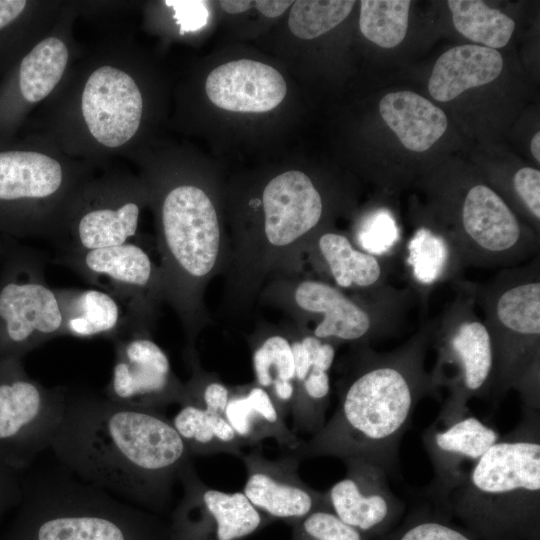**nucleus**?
Wrapping results in <instances>:
<instances>
[{"mask_svg": "<svg viewBox=\"0 0 540 540\" xmlns=\"http://www.w3.org/2000/svg\"><path fill=\"white\" fill-rule=\"evenodd\" d=\"M455 285L456 298L435 319L430 346L437 356L430 374L438 392L447 389L445 400L467 406L474 397H490L494 355L469 282L462 280Z\"/></svg>", "mask_w": 540, "mask_h": 540, "instance_id": "9d476101", "label": "nucleus"}, {"mask_svg": "<svg viewBox=\"0 0 540 540\" xmlns=\"http://www.w3.org/2000/svg\"><path fill=\"white\" fill-rule=\"evenodd\" d=\"M469 286L492 343L494 405L515 390L522 409L540 410L539 256Z\"/></svg>", "mask_w": 540, "mask_h": 540, "instance_id": "0eeeda50", "label": "nucleus"}, {"mask_svg": "<svg viewBox=\"0 0 540 540\" xmlns=\"http://www.w3.org/2000/svg\"><path fill=\"white\" fill-rule=\"evenodd\" d=\"M205 91L209 100L224 110L262 113L282 102L287 86L275 68L240 59L214 68L206 78Z\"/></svg>", "mask_w": 540, "mask_h": 540, "instance_id": "4be33fe9", "label": "nucleus"}, {"mask_svg": "<svg viewBox=\"0 0 540 540\" xmlns=\"http://www.w3.org/2000/svg\"><path fill=\"white\" fill-rule=\"evenodd\" d=\"M502 68L503 58L495 49L480 45L455 46L436 61L428 89L435 100L447 102L470 88L493 81Z\"/></svg>", "mask_w": 540, "mask_h": 540, "instance_id": "b1692460", "label": "nucleus"}, {"mask_svg": "<svg viewBox=\"0 0 540 540\" xmlns=\"http://www.w3.org/2000/svg\"><path fill=\"white\" fill-rule=\"evenodd\" d=\"M531 153L537 162H540V133L534 134L530 143Z\"/></svg>", "mask_w": 540, "mask_h": 540, "instance_id": "c03bdc74", "label": "nucleus"}, {"mask_svg": "<svg viewBox=\"0 0 540 540\" xmlns=\"http://www.w3.org/2000/svg\"><path fill=\"white\" fill-rule=\"evenodd\" d=\"M224 11L231 14L242 13L255 6V1L251 0H223L220 1Z\"/></svg>", "mask_w": 540, "mask_h": 540, "instance_id": "37998d69", "label": "nucleus"}, {"mask_svg": "<svg viewBox=\"0 0 540 540\" xmlns=\"http://www.w3.org/2000/svg\"><path fill=\"white\" fill-rule=\"evenodd\" d=\"M346 475L327 492L329 509L368 540L393 529L402 519L405 504L390 489L388 475L362 459L344 460Z\"/></svg>", "mask_w": 540, "mask_h": 540, "instance_id": "6ab92c4d", "label": "nucleus"}, {"mask_svg": "<svg viewBox=\"0 0 540 540\" xmlns=\"http://www.w3.org/2000/svg\"><path fill=\"white\" fill-rule=\"evenodd\" d=\"M50 449L80 480L157 515L168 508L174 484L191 461L164 415L87 391H68Z\"/></svg>", "mask_w": 540, "mask_h": 540, "instance_id": "f257e3e1", "label": "nucleus"}, {"mask_svg": "<svg viewBox=\"0 0 540 540\" xmlns=\"http://www.w3.org/2000/svg\"><path fill=\"white\" fill-rule=\"evenodd\" d=\"M351 0L294 1L288 18L291 32L301 39H313L340 24L351 12Z\"/></svg>", "mask_w": 540, "mask_h": 540, "instance_id": "72a5a7b5", "label": "nucleus"}, {"mask_svg": "<svg viewBox=\"0 0 540 540\" xmlns=\"http://www.w3.org/2000/svg\"><path fill=\"white\" fill-rule=\"evenodd\" d=\"M512 188L520 203L538 224L540 220V171L531 167L520 168L513 175Z\"/></svg>", "mask_w": 540, "mask_h": 540, "instance_id": "ea45409f", "label": "nucleus"}, {"mask_svg": "<svg viewBox=\"0 0 540 540\" xmlns=\"http://www.w3.org/2000/svg\"><path fill=\"white\" fill-rule=\"evenodd\" d=\"M4 540H167L168 522L59 470H26Z\"/></svg>", "mask_w": 540, "mask_h": 540, "instance_id": "39448f33", "label": "nucleus"}, {"mask_svg": "<svg viewBox=\"0 0 540 540\" xmlns=\"http://www.w3.org/2000/svg\"><path fill=\"white\" fill-rule=\"evenodd\" d=\"M171 422L191 456L216 452L242 455V443L224 415L195 405L180 404Z\"/></svg>", "mask_w": 540, "mask_h": 540, "instance_id": "c756f323", "label": "nucleus"}, {"mask_svg": "<svg viewBox=\"0 0 540 540\" xmlns=\"http://www.w3.org/2000/svg\"><path fill=\"white\" fill-rule=\"evenodd\" d=\"M500 438L498 431L460 407L444 401L437 418L423 431L422 441L433 466L425 490L428 502L441 509L477 461Z\"/></svg>", "mask_w": 540, "mask_h": 540, "instance_id": "dca6fc26", "label": "nucleus"}, {"mask_svg": "<svg viewBox=\"0 0 540 540\" xmlns=\"http://www.w3.org/2000/svg\"><path fill=\"white\" fill-rule=\"evenodd\" d=\"M290 525V540H368L341 521L329 508L317 509Z\"/></svg>", "mask_w": 540, "mask_h": 540, "instance_id": "c9c22d12", "label": "nucleus"}, {"mask_svg": "<svg viewBox=\"0 0 540 540\" xmlns=\"http://www.w3.org/2000/svg\"><path fill=\"white\" fill-rule=\"evenodd\" d=\"M163 4L172 10V18L180 35L195 32L208 22L209 10L206 1L165 0Z\"/></svg>", "mask_w": 540, "mask_h": 540, "instance_id": "58836bf2", "label": "nucleus"}, {"mask_svg": "<svg viewBox=\"0 0 540 540\" xmlns=\"http://www.w3.org/2000/svg\"><path fill=\"white\" fill-rule=\"evenodd\" d=\"M405 263L423 297L435 286L462 281L466 267L450 232L428 225L416 227L408 239Z\"/></svg>", "mask_w": 540, "mask_h": 540, "instance_id": "393cba45", "label": "nucleus"}, {"mask_svg": "<svg viewBox=\"0 0 540 540\" xmlns=\"http://www.w3.org/2000/svg\"><path fill=\"white\" fill-rule=\"evenodd\" d=\"M68 390L32 379L22 358L0 359V456L26 471L47 449L64 418Z\"/></svg>", "mask_w": 540, "mask_h": 540, "instance_id": "9b49d317", "label": "nucleus"}, {"mask_svg": "<svg viewBox=\"0 0 540 540\" xmlns=\"http://www.w3.org/2000/svg\"><path fill=\"white\" fill-rule=\"evenodd\" d=\"M78 1H66L51 30L0 78V144L15 139L59 89L86 47L74 36Z\"/></svg>", "mask_w": 540, "mask_h": 540, "instance_id": "1a4fd4ad", "label": "nucleus"}, {"mask_svg": "<svg viewBox=\"0 0 540 540\" xmlns=\"http://www.w3.org/2000/svg\"><path fill=\"white\" fill-rule=\"evenodd\" d=\"M253 367L262 388L295 381L291 344L282 336H271L253 354Z\"/></svg>", "mask_w": 540, "mask_h": 540, "instance_id": "f704fd0d", "label": "nucleus"}, {"mask_svg": "<svg viewBox=\"0 0 540 540\" xmlns=\"http://www.w3.org/2000/svg\"><path fill=\"white\" fill-rule=\"evenodd\" d=\"M435 319L399 347L378 353L362 348L344 383L336 411L310 440L292 450L301 458L362 459L399 478V445L412 413L425 396L438 393L425 358Z\"/></svg>", "mask_w": 540, "mask_h": 540, "instance_id": "7ed1b4c3", "label": "nucleus"}, {"mask_svg": "<svg viewBox=\"0 0 540 540\" xmlns=\"http://www.w3.org/2000/svg\"><path fill=\"white\" fill-rule=\"evenodd\" d=\"M407 296L406 291L389 287L374 304L363 306L322 281L306 280L295 290L297 305L322 317L314 329L315 337L351 342H367L393 334Z\"/></svg>", "mask_w": 540, "mask_h": 540, "instance_id": "f3484780", "label": "nucleus"}, {"mask_svg": "<svg viewBox=\"0 0 540 540\" xmlns=\"http://www.w3.org/2000/svg\"><path fill=\"white\" fill-rule=\"evenodd\" d=\"M3 248H4L3 239L0 238V257H1L2 252H3Z\"/></svg>", "mask_w": 540, "mask_h": 540, "instance_id": "a18cd8bd", "label": "nucleus"}, {"mask_svg": "<svg viewBox=\"0 0 540 540\" xmlns=\"http://www.w3.org/2000/svg\"><path fill=\"white\" fill-rule=\"evenodd\" d=\"M410 4L409 0L360 1V31L380 47L399 45L407 32Z\"/></svg>", "mask_w": 540, "mask_h": 540, "instance_id": "473e14b6", "label": "nucleus"}, {"mask_svg": "<svg viewBox=\"0 0 540 540\" xmlns=\"http://www.w3.org/2000/svg\"><path fill=\"white\" fill-rule=\"evenodd\" d=\"M3 245L0 359L23 358L48 340L62 336L63 318L55 289L45 280L41 256L10 237L3 240Z\"/></svg>", "mask_w": 540, "mask_h": 540, "instance_id": "6e6552de", "label": "nucleus"}, {"mask_svg": "<svg viewBox=\"0 0 540 540\" xmlns=\"http://www.w3.org/2000/svg\"><path fill=\"white\" fill-rule=\"evenodd\" d=\"M98 170L38 134L0 144V234L56 242L75 198Z\"/></svg>", "mask_w": 540, "mask_h": 540, "instance_id": "423d86ee", "label": "nucleus"}, {"mask_svg": "<svg viewBox=\"0 0 540 540\" xmlns=\"http://www.w3.org/2000/svg\"><path fill=\"white\" fill-rule=\"evenodd\" d=\"M147 110L143 66L126 35L117 34L86 48L20 134H38L100 169L137 149Z\"/></svg>", "mask_w": 540, "mask_h": 540, "instance_id": "f03ea898", "label": "nucleus"}, {"mask_svg": "<svg viewBox=\"0 0 540 540\" xmlns=\"http://www.w3.org/2000/svg\"><path fill=\"white\" fill-rule=\"evenodd\" d=\"M224 417L242 445L274 438L293 450L301 442L286 425L270 394L260 386L244 394L230 395Z\"/></svg>", "mask_w": 540, "mask_h": 540, "instance_id": "bb28decb", "label": "nucleus"}, {"mask_svg": "<svg viewBox=\"0 0 540 540\" xmlns=\"http://www.w3.org/2000/svg\"><path fill=\"white\" fill-rule=\"evenodd\" d=\"M241 457L246 467L242 492L270 520L291 524L317 509L329 508L325 492L314 490L299 477V459L294 454L269 460L252 451Z\"/></svg>", "mask_w": 540, "mask_h": 540, "instance_id": "aec40b11", "label": "nucleus"}, {"mask_svg": "<svg viewBox=\"0 0 540 540\" xmlns=\"http://www.w3.org/2000/svg\"><path fill=\"white\" fill-rule=\"evenodd\" d=\"M148 192L126 169L107 165L81 188L68 213L59 253L121 245L136 235Z\"/></svg>", "mask_w": 540, "mask_h": 540, "instance_id": "f8f14e48", "label": "nucleus"}, {"mask_svg": "<svg viewBox=\"0 0 540 540\" xmlns=\"http://www.w3.org/2000/svg\"><path fill=\"white\" fill-rule=\"evenodd\" d=\"M456 30L467 39L497 49L510 40L515 28L514 20L479 0H449Z\"/></svg>", "mask_w": 540, "mask_h": 540, "instance_id": "7c9ffc66", "label": "nucleus"}, {"mask_svg": "<svg viewBox=\"0 0 540 540\" xmlns=\"http://www.w3.org/2000/svg\"><path fill=\"white\" fill-rule=\"evenodd\" d=\"M158 196L165 279L182 306L185 284L209 274L216 263L219 222L209 196L196 185L165 186Z\"/></svg>", "mask_w": 540, "mask_h": 540, "instance_id": "ddd939ff", "label": "nucleus"}, {"mask_svg": "<svg viewBox=\"0 0 540 540\" xmlns=\"http://www.w3.org/2000/svg\"><path fill=\"white\" fill-rule=\"evenodd\" d=\"M291 0H257L255 8L268 18H276L282 15L286 9L292 5Z\"/></svg>", "mask_w": 540, "mask_h": 540, "instance_id": "79ce46f5", "label": "nucleus"}, {"mask_svg": "<svg viewBox=\"0 0 540 540\" xmlns=\"http://www.w3.org/2000/svg\"><path fill=\"white\" fill-rule=\"evenodd\" d=\"M63 318L62 335L104 336L111 339L119 330L124 310L109 293L98 289H55Z\"/></svg>", "mask_w": 540, "mask_h": 540, "instance_id": "cd10ccee", "label": "nucleus"}, {"mask_svg": "<svg viewBox=\"0 0 540 540\" xmlns=\"http://www.w3.org/2000/svg\"><path fill=\"white\" fill-rule=\"evenodd\" d=\"M65 2L0 0V78L51 30Z\"/></svg>", "mask_w": 540, "mask_h": 540, "instance_id": "5701e85b", "label": "nucleus"}, {"mask_svg": "<svg viewBox=\"0 0 540 540\" xmlns=\"http://www.w3.org/2000/svg\"><path fill=\"white\" fill-rule=\"evenodd\" d=\"M318 248L338 286L375 289L385 285L384 258L355 248L346 236L324 233Z\"/></svg>", "mask_w": 540, "mask_h": 540, "instance_id": "c85d7f7f", "label": "nucleus"}, {"mask_svg": "<svg viewBox=\"0 0 540 540\" xmlns=\"http://www.w3.org/2000/svg\"><path fill=\"white\" fill-rule=\"evenodd\" d=\"M55 262L123 304L124 320L144 325L148 311L145 291L153 287L155 276L152 261L140 246L127 242L79 253H58Z\"/></svg>", "mask_w": 540, "mask_h": 540, "instance_id": "a211bd4d", "label": "nucleus"}, {"mask_svg": "<svg viewBox=\"0 0 540 540\" xmlns=\"http://www.w3.org/2000/svg\"><path fill=\"white\" fill-rule=\"evenodd\" d=\"M521 410L441 508L479 540H540V410Z\"/></svg>", "mask_w": 540, "mask_h": 540, "instance_id": "20e7f679", "label": "nucleus"}, {"mask_svg": "<svg viewBox=\"0 0 540 540\" xmlns=\"http://www.w3.org/2000/svg\"><path fill=\"white\" fill-rule=\"evenodd\" d=\"M379 111L403 146L415 152L428 150L448 125L439 107L411 91L388 93L380 101Z\"/></svg>", "mask_w": 540, "mask_h": 540, "instance_id": "a878e982", "label": "nucleus"}, {"mask_svg": "<svg viewBox=\"0 0 540 540\" xmlns=\"http://www.w3.org/2000/svg\"><path fill=\"white\" fill-rule=\"evenodd\" d=\"M265 234L274 246H286L320 222L323 202L311 179L301 171H287L266 185L262 195Z\"/></svg>", "mask_w": 540, "mask_h": 540, "instance_id": "412c9836", "label": "nucleus"}, {"mask_svg": "<svg viewBox=\"0 0 540 540\" xmlns=\"http://www.w3.org/2000/svg\"><path fill=\"white\" fill-rule=\"evenodd\" d=\"M179 481L183 495L167 521V540H243L270 522L243 492L203 483L192 461L180 472Z\"/></svg>", "mask_w": 540, "mask_h": 540, "instance_id": "4468645a", "label": "nucleus"}, {"mask_svg": "<svg viewBox=\"0 0 540 540\" xmlns=\"http://www.w3.org/2000/svg\"><path fill=\"white\" fill-rule=\"evenodd\" d=\"M400 238V229L386 209H379L369 215L357 231V242L362 251L380 258L394 253Z\"/></svg>", "mask_w": 540, "mask_h": 540, "instance_id": "e433bc0d", "label": "nucleus"}, {"mask_svg": "<svg viewBox=\"0 0 540 540\" xmlns=\"http://www.w3.org/2000/svg\"><path fill=\"white\" fill-rule=\"evenodd\" d=\"M111 340L115 357L104 392L109 400L153 412L180 402L184 387L172 374L165 352L143 327L122 323Z\"/></svg>", "mask_w": 540, "mask_h": 540, "instance_id": "2eb2a0df", "label": "nucleus"}, {"mask_svg": "<svg viewBox=\"0 0 540 540\" xmlns=\"http://www.w3.org/2000/svg\"><path fill=\"white\" fill-rule=\"evenodd\" d=\"M229 396V390L220 382H209L202 388L192 383L184 387L179 404H191L224 415Z\"/></svg>", "mask_w": 540, "mask_h": 540, "instance_id": "4c0bfd02", "label": "nucleus"}, {"mask_svg": "<svg viewBox=\"0 0 540 540\" xmlns=\"http://www.w3.org/2000/svg\"><path fill=\"white\" fill-rule=\"evenodd\" d=\"M24 472L0 456V519L19 502Z\"/></svg>", "mask_w": 540, "mask_h": 540, "instance_id": "a19ab883", "label": "nucleus"}, {"mask_svg": "<svg viewBox=\"0 0 540 540\" xmlns=\"http://www.w3.org/2000/svg\"><path fill=\"white\" fill-rule=\"evenodd\" d=\"M453 520L426 502L414 507L393 529L374 540H479Z\"/></svg>", "mask_w": 540, "mask_h": 540, "instance_id": "2f4dec72", "label": "nucleus"}]
</instances>
